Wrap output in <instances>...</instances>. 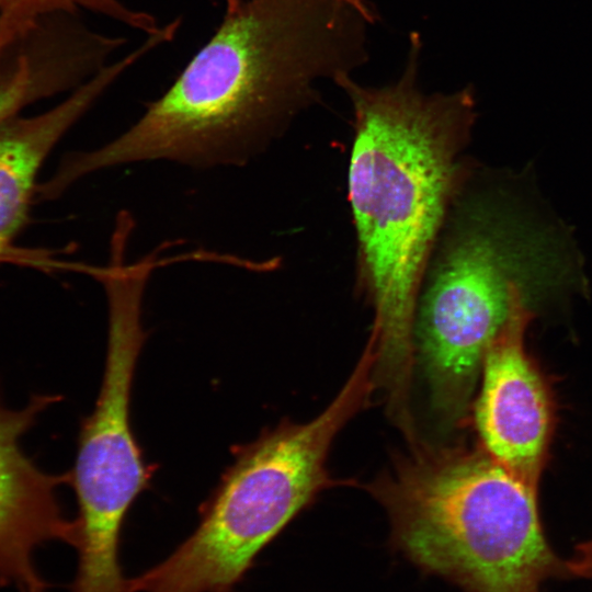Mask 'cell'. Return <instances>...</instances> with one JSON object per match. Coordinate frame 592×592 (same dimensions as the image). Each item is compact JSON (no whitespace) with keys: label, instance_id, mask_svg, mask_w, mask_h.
I'll return each instance as SVG.
<instances>
[{"label":"cell","instance_id":"1","mask_svg":"<svg viewBox=\"0 0 592 592\" xmlns=\"http://www.w3.org/2000/svg\"><path fill=\"white\" fill-rule=\"evenodd\" d=\"M367 23L341 0H242L133 125L67 157L54 185L136 162H249L318 98L319 79L366 61Z\"/></svg>","mask_w":592,"mask_h":592},{"label":"cell","instance_id":"2","mask_svg":"<svg viewBox=\"0 0 592 592\" xmlns=\"http://www.w3.org/2000/svg\"><path fill=\"white\" fill-rule=\"evenodd\" d=\"M421 41L410 36L400 79L333 81L353 111L348 200L356 239V289L373 309L375 378L391 403L409 400L422 277L451 203L474 167L464 151L476 119L473 87L425 94Z\"/></svg>","mask_w":592,"mask_h":592},{"label":"cell","instance_id":"3","mask_svg":"<svg viewBox=\"0 0 592 592\" xmlns=\"http://www.w3.org/2000/svg\"><path fill=\"white\" fill-rule=\"evenodd\" d=\"M546 228L471 169L451 203L417 304L414 349L437 398L471 396L520 293L534 298L576 281L559 236Z\"/></svg>","mask_w":592,"mask_h":592},{"label":"cell","instance_id":"4","mask_svg":"<svg viewBox=\"0 0 592 592\" xmlns=\"http://www.w3.org/2000/svg\"><path fill=\"white\" fill-rule=\"evenodd\" d=\"M413 444L369 488L410 562L463 592H540L550 579H570L536 489L485 449Z\"/></svg>","mask_w":592,"mask_h":592},{"label":"cell","instance_id":"5","mask_svg":"<svg viewBox=\"0 0 592 592\" xmlns=\"http://www.w3.org/2000/svg\"><path fill=\"white\" fill-rule=\"evenodd\" d=\"M374 367V354L364 350L316 418L283 421L234 448V462L202 505L194 532L166 559L128 579L129 592H232L258 554L331 485V444L369 402Z\"/></svg>","mask_w":592,"mask_h":592},{"label":"cell","instance_id":"6","mask_svg":"<svg viewBox=\"0 0 592 592\" xmlns=\"http://www.w3.org/2000/svg\"><path fill=\"white\" fill-rule=\"evenodd\" d=\"M147 284L133 274L107 278V348L94 409L81 424L70 475L79 508L78 568L71 592H128L119 545L125 517L148 488L152 467L130 423V396L138 355L146 340L141 323Z\"/></svg>","mask_w":592,"mask_h":592},{"label":"cell","instance_id":"7","mask_svg":"<svg viewBox=\"0 0 592 592\" xmlns=\"http://www.w3.org/2000/svg\"><path fill=\"white\" fill-rule=\"evenodd\" d=\"M533 297L520 293L511 316L489 348L475 417L485 451L537 490L551 433L550 396L524 348Z\"/></svg>","mask_w":592,"mask_h":592},{"label":"cell","instance_id":"8","mask_svg":"<svg viewBox=\"0 0 592 592\" xmlns=\"http://www.w3.org/2000/svg\"><path fill=\"white\" fill-rule=\"evenodd\" d=\"M57 396L41 395L23 409L7 408L0 399V584L20 592H45L33 555L49 540L75 546L76 522L67 520L58 503V486L66 475L42 471L23 453L21 436Z\"/></svg>","mask_w":592,"mask_h":592},{"label":"cell","instance_id":"9","mask_svg":"<svg viewBox=\"0 0 592 592\" xmlns=\"http://www.w3.org/2000/svg\"><path fill=\"white\" fill-rule=\"evenodd\" d=\"M125 44L87 26L78 13L43 18L0 49V123L34 102L75 90Z\"/></svg>","mask_w":592,"mask_h":592},{"label":"cell","instance_id":"10","mask_svg":"<svg viewBox=\"0 0 592 592\" xmlns=\"http://www.w3.org/2000/svg\"><path fill=\"white\" fill-rule=\"evenodd\" d=\"M152 50L153 44L145 41L50 110L31 117L14 115L0 123V260L9 255L27 219L36 177L46 157L107 89Z\"/></svg>","mask_w":592,"mask_h":592},{"label":"cell","instance_id":"11","mask_svg":"<svg viewBox=\"0 0 592 592\" xmlns=\"http://www.w3.org/2000/svg\"><path fill=\"white\" fill-rule=\"evenodd\" d=\"M565 561L570 578L592 581V539L577 544L572 556Z\"/></svg>","mask_w":592,"mask_h":592},{"label":"cell","instance_id":"12","mask_svg":"<svg viewBox=\"0 0 592 592\" xmlns=\"http://www.w3.org/2000/svg\"><path fill=\"white\" fill-rule=\"evenodd\" d=\"M242 0H225L226 10L237 7ZM356 9L368 23H374L376 15L366 0H341Z\"/></svg>","mask_w":592,"mask_h":592}]
</instances>
